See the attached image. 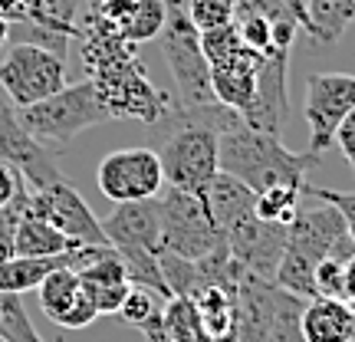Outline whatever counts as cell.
<instances>
[{
	"label": "cell",
	"mask_w": 355,
	"mask_h": 342,
	"mask_svg": "<svg viewBox=\"0 0 355 342\" xmlns=\"http://www.w3.org/2000/svg\"><path fill=\"white\" fill-rule=\"evenodd\" d=\"M26 207H30V185H26L10 204H3L0 207V260H7L13 257V237H17V224H20V217L26 214Z\"/></svg>",
	"instance_id": "f546056e"
},
{
	"label": "cell",
	"mask_w": 355,
	"mask_h": 342,
	"mask_svg": "<svg viewBox=\"0 0 355 342\" xmlns=\"http://www.w3.org/2000/svg\"><path fill=\"white\" fill-rule=\"evenodd\" d=\"M66 86V56L43 50L37 43H10L0 60V89L24 109Z\"/></svg>",
	"instance_id": "ba28073f"
},
{
	"label": "cell",
	"mask_w": 355,
	"mask_h": 342,
	"mask_svg": "<svg viewBox=\"0 0 355 342\" xmlns=\"http://www.w3.org/2000/svg\"><path fill=\"white\" fill-rule=\"evenodd\" d=\"M0 309H3V293H0Z\"/></svg>",
	"instance_id": "b9f144b4"
},
{
	"label": "cell",
	"mask_w": 355,
	"mask_h": 342,
	"mask_svg": "<svg viewBox=\"0 0 355 342\" xmlns=\"http://www.w3.org/2000/svg\"><path fill=\"white\" fill-rule=\"evenodd\" d=\"M7 43H10V20H3V17H0V50H3Z\"/></svg>",
	"instance_id": "ab89813d"
},
{
	"label": "cell",
	"mask_w": 355,
	"mask_h": 342,
	"mask_svg": "<svg viewBox=\"0 0 355 342\" xmlns=\"http://www.w3.org/2000/svg\"><path fill=\"white\" fill-rule=\"evenodd\" d=\"M162 26H165V0H135L132 13L119 26V37L128 40L132 46H139V43H148L158 37Z\"/></svg>",
	"instance_id": "484cf974"
},
{
	"label": "cell",
	"mask_w": 355,
	"mask_h": 342,
	"mask_svg": "<svg viewBox=\"0 0 355 342\" xmlns=\"http://www.w3.org/2000/svg\"><path fill=\"white\" fill-rule=\"evenodd\" d=\"M300 330L306 342H349L352 330V303L336 296L306 300L300 313Z\"/></svg>",
	"instance_id": "ac0fdd59"
},
{
	"label": "cell",
	"mask_w": 355,
	"mask_h": 342,
	"mask_svg": "<svg viewBox=\"0 0 355 342\" xmlns=\"http://www.w3.org/2000/svg\"><path fill=\"white\" fill-rule=\"evenodd\" d=\"M69 250L60 257H20L13 254L7 260H0V293H13V296H24V293L37 290L43 277L56 270V266H69Z\"/></svg>",
	"instance_id": "ffe728a7"
},
{
	"label": "cell",
	"mask_w": 355,
	"mask_h": 342,
	"mask_svg": "<svg viewBox=\"0 0 355 342\" xmlns=\"http://www.w3.org/2000/svg\"><path fill=\"white\" fill-rule=\"evenodd\" d=\"M79 40H83L86 76L112 119L162 122L165 115L175 112L171 99L148 79L135 46L119 37L115 26L102 24L96 13H89V20L79 26Z\"/></svg>",
	"instance_id": "6da1fadb"
},
{
	"label": "cell",
	"mask_w": 355,
	"mask_h": 342,
	"mask_svg": "<svg viewBox=\"0 0 355 342\" xmlns=\"http://www.w3.org/2000/svg\"><path fill=\"white\" fill-rule=\"evenodd\" d=\"M286 250L316 266L326 257L352 260L355 243L345 234V224H343V217H339V211L332 204L319 201V207H309V211L300 207L296 217L286 224Z\"/></svg>",
	"instance_id": "7c38bea8"
},
{
	"label": "cell",
	"mask_w": 355,
	"mask_h": 342,
	"mask_svg": "<svg viewBox=\"0 0 355 342\" xmlns=\"http://www.w3.org/2000/svg\"><path fill=\"white\" fill-rule=\"evenodd\" d=\"M355 24V0H306V30L319 43H336Z\"/></svg>",
	"instance_id": "7402d4cb"
},
{
	"label": "cell",
	"mask_w": 355,
	"mask_h": 342,
	"mask_svg": "<svg viewBox=\"0 0 355 342\" xmlns=\"http://www.w3.org/2000/svg\"><path fill=\"white\" fill-rule=\"evenodd\" d=\"M24 188H26V178L20 175L13 165L0 162V207H3V204H10Z\"/></svg>",
	"instance_id": "e575fe53"
},
{
	"label": "cell",
	"mask_w": 355,
	"mask_h": 342,
	"mask_svg": "<svg viewBox=\"0 0 355 342\" xmlns=\"http://www.w3.org/2000/svg\"><path fill=\"white\" fill-rule=\"evenodd\" d=\"M345 300L355 303V257L345 264Z\"/></svg>",
	"instance_id": "f35d334b"
},
{
	"label": "cell",
	"mask_w": 355,
	"mask_h": 342,
	"mask_svg": "<svg viewBox=\"0 0 355 342\" xmlns=\"http://www.w3.org/2000/svg\"><path fill=\"white\" fill-rule=\"evenodd\" d=\"M345 264L343 257H326L319 260L313 270V283H316V296H336L345 300Z\"/></svg>",
	"instance_id": "4dcf8cb0"
},
{
	"label": "cell",
	"mask_w": 355,
	"mask_h": 342,
	"mask_svg": "<svg viewBox=\"0 0 355 342\" xmlns=\"http://www.w3.org/2000/svg\"><path fill=\"white\" fill-rule=\"evenodd\" d=\"M96 319H99V309H96V303H92V296L83 290L76 296V303L56 319V326H63V330H86V326H92Z\"/></svg>",
	"instance_id": "d6a6232c"
},
{
	"label": "cell",
	"mask_w": 355,
	"mask_h": 342,
	"mask_svg": "<svg viewBox=\"0 0 355 342\" xmlns=\"http://www.w3.org/2000/svg\"><path fill=\"white\" fill-rule=\"evenodd\" d=\"M155 313H162L158 296H155V293H148V290H141V287H132V290H128V296H125V303L119 306V313H115V316L139 330V326H145Z\"/></svg>",
	"instance_id": "f1b7e54d"
},
{
	"label": "cell",
	"mask_w": 355,
	"mask_h": 342,
	"mask_svg": "<svg viewBox=\"0 0 355 342\" xmlns=\"http://www.w3.org/2000/svg\"><path fill=\"white\" fill-rule=\"evenodd\" d=\"M303 201V185H273V188L257 191L254 214L270 224H290Z\"/></svg>",
	"instance_id": "d4e9b609"
},
{
	"label": "cell",
	"mask_w": 355,
	"mask_h": 342,
	"mask_svg": "<svg viewBox=\"0 0 355 342\" xmlns=\"http://www.w3.org/2000/svg\"><path fill=\"white\" fill-rule=\"evenodd\" d=\"M0 162L17 168L30 188H46L63 178L53 152L26 132L17 115V105L7 96H0Z\"/></svg>",
	"instance_id": "4fadbf2b"
},
{
	"label": "cell",
	"mask_w": 355,
	"mask_h": 342,
	"mask_svg": "<svg viewBox=\"0 0 355 342\" xmlns=\"http://www.w3.org/2000/svg\"><path fill=\"white\" fill-rule=\"evenodd\" d=\"M201 201L207 207V214L214 221L220 234L234 230L237 224H243L247 217H254V204H257V194L243 181H237L234 175L227 171H217L201 191Z\"/></svg>",
	"instance_id": "e0dca14e"
},
{
	"label": "cell",
	"mask_w": 355,
	"mask_h": 342,
	"mask_svg": "<svg viewBox=\"0 0 355 342\" xmlns=\"http://www.w3.org/2000/svg\"><path fill=\"white\" fill-rule=\"evenodd\" d=\"M102 230L119 254L125 250H162V214L158 198L148 201H125L115 204V211L102 221Z\"/></svg>",
	"instance_id": "2e32d148"
},
{
	"label": "cell",
	"mask_w": 355,
	"mask_h": 342,
	"mask_svg": "<svg viewBox=\"0 0 355 342\" xmlns=\"http://www.w3.org/2000/svg\"><path fill=\"white\" fill-rule=\"evenodd\" d=\"M286 73H290V50H273L263 56V66L257 73V96L254 105L241 115L247 126L260 128L266 135H277L286 126V105H290V92H286Z\"/></svg>",
	"instance_id": "9a60e30c"
},
{
	"label": "cell",
	"mask_w": 355,
	"mask_h": 342,
	"mask_svg": "<svg viewBox=\"0 0 355 342\" xmlns=\"http://www.w3.org/2000/svg\"><path fill=\"white\" fill-rule=\"evenodd\" d=\"M336 145H339V152L345 155L349 168L355 171V109L345 115L343 122H339V128H336Z\"/></svg>",
	"instance_id": "d590c367"
},
{
	"label": "cell",
	"mask_w": 355,
	"mask_h": 342,
	"mask_svg": "<svg viewBox=\"0 0 355 342\" xmlns=\"http://www.w3.org/2000/svg\"><path fill=\"white\" fill-rule=\"evenodd\" d=\"M349 342H355V303H352V330H349Z\"/></svg>",
	"instance_id": "60d3db41"
},
{
	"label": "cell",
	"mask_w": 355,
	"mask_h": 342,
	"mask_svg": "<svg viewBox=\"0 0 355 342\" xmlns=\"http://www.w3.org/2000/svg\"><path fill=\"white\" fill-rule=\"evenodd\" d=\"M96 185L112 204L148 201L165 188L162 158L152 148H119L109 152L96 168Z\"/></svg>",
	"instance_id": "30bf717a"
},
{
	"label": "cell",
	"mask_w": 355,
	"mask_h": 342,
	"mask_svg": "<svg viewBox=\"0 0 355 342\" xmlns=\"http://www.w3.org/2000/svg\"><path fill=\"white\" fill-rule=\"evenodd\" d=\"M158 214H162V250L184 260H204L214 250L227 247V237L220 234L201 194L168 188L158 194Z\"/></svg>",
	"instance_id": "52a82bcc"
},
{
	"label": "cell",
	"mask_w": 355,
	"mask_h": 342,
	"mask_svg": "<svg viewBox=\"0 0 355 342\" xmlns=\"http://www.w3.org/2000/svg\"><path fill=\"white\" fill-rule=\"evenodd\" d=\"M17 115H20L26 132L40 145H46L50 152L66 145V142H73L79 132L96 128L112 119L89 79L76 83V86H63L60 92H53V96L33 102V105H24V109H17Z\"/></svg>",
	"instance_id": "8992f818"
},
{
	"label": "cell",
	"mask_w": 355,
	"mask_h": 342,
	"mask_svg": "<svg viewBox=\"0 0 355 342\" xmlns=\"http://www.w3.org/2000/svg\"><path fill=\"white\" fill-rule=\"evenodd\" d=\"M319 162L322 158L313 155L309 148L303 155L290 152L277 135H266L260 128L247 126L237 112L220 128L217 165H220V171L243 181L254 194L263 188H273V185H303V175Z\"/></svg>",
	"instance_id": "7a4b0ae2"
},
{
	"label": "cell",
	"mask_w": 355,
	"mask_h": 342,
	"mask_svg": "<svg viewBox=\"0 0 355 342\" xmlns=\"http://www.w3.org/2000/svg\"><path fill=\"white\" fill-rule=\"evenodd\" d=\"M30 214L50 221L53 228L60 230L63 237H69L73 243H92V247H112L102 221L92 214V207L83 201L66 178L53 181L46 188H30Z\"/></svg>",
	"instance_id": "8fae6325"
},
{
	"label": "cell",
	"mask_w": 355,
	"mask_h": 342,
	"mask_svg": "<svg viewBox=\"0 0 355 342\" xmlns=\"http://www.w3.org/2000/svg\"><path fill=\"white\" fill-rule=\"evenodd\" d=\"M306 300L273 280L241 273L237 280V339L234 342H306L300 313Z\"/></svg>",
	"instance_id": "5b68a950"
},
{
	"label": "cell",
	"mask_w": 355,
	"mask_h": 342,
	"mask_svg": "<svg viewBox=\"0 0 355 342\" xmlns=\"http://www.w3.org/2000/svg\"><path fill=\"white\" fill-rule=\"evenodd\" d=\"M234 3L237 0H188V10L194 26L201 33H207V30L234 24Z\"/></svg>",
	"instance_id": "83f0119b"
},
{
	"label": "cell",
	"mask_w": 355,
	"mask_h": 342,
	"mask_svg": "<svg viewBox=\"0 0 355 342\" xmlns=\"http://www.w3.org/2000/svg\"><path fill=\"white\" fill-rule=\"evenodd\" d=\"M279 3H283V7H286V10L300 20V26L306 30V0H279Z\"/></svg>",
	"instance_id": "74e56055"
},
{
	"label": "cell",
	"mask_w": 355,
	"mask_h": 342,
	"mask_svg": "<svg viewBox=\"0 0 355 342\" xmlns=\"http://www.w3.org/2000/svg\"><path fill=\"white\" fill-rule=\"evenodd\" d=\"M0 342H3V339H0Z\"/></svg>",
	"instance_id": "7bdbcfd3"
},
{
	"label": "cell",
	"mask_w": 355,
	"mask_h": 342,
	"mask_svg": "<svg viewBox=\"0 0 355 342\" xmlns=\"http://www.w3.org/2000/svg\"><path fill=\"white\" fill-rule=\"evenodd\" d=\"M191 303L201 316L204 330L214 336V342H234L237 339V290L227 287H201L191 293Z\"/></svg>",
	"instance_id": "d6986e66"
},
{
	"label": "cell",
	"mask_w": 355,
	"mask_h": 342,
	"mask_svg": "<svg viewBox=\"0 0 355 342\" xmlns=\"http://www.w3.org/2000/svg\"><path fill=\"white\" fill-rule=\"evenodd\" d=\"M355 109V76L349 73H313L306 79L303 115L309 126V152L322 155L336 145V128Z\"/></svg>",
	"instance_id": "9c48e42d"
},
{
	"label": "cell",
	"mask_w": 355,
	"mask_h": 342,
	"mask_svg": "<svg viewBox=\"0 0 355 342\" xmlns=\"http://www.w3.org/2000/svg\"><path fill=\"white\" fill-rule=\"evenodd\" d=\"M0 339L3 342H43L37 326L30 323L20 296L3 293V309H0Z\"/></svg>",
	"instance_id": "4316f807"
},
{
	"label": "cell",
	"mask_w": 355,
	"mask_h": 342,
	"mask_svg": "<svg viewBox=\"0 0 355 342\" xmlns=\"http://www.w3.org/2000/svg\"><path fill=\"white\" fill-rule=\"evenodd\" d=\"M37 293H40L43 313L56 323L69 306L76 303V296L83 293V283H79V273L73 270V266H56V270H50V273L43 277V283L37 287Z\"/></svg>",
	"instance_id": "603a6c76"
},
{
	"label": "cell",
	"mask_w": 355,
	"mask_h": 342,
	"mask_svg": "<svg viewBox=\"0 0 355 342\" xmlns=\"http://www.w3.org/2000/svg\"><path fill=\"white\" fill-rule=\"evenodd\" d=\"M303 194L316 198V201L332 204V207L339 211V217H343L349 241L355 243V191H336V188H319V185H303Z\"/></svg>",
	"instance_id": "1f68e13d"
},
{
	"label": "cell",
	"mask_w": 355,
	"mask_h": 342,
	"mask_svg": "<svg viewBox=\"0 0 355 342\" xmlns=\"http://www.w3.org/2000/svg\"><path fill=\"white\" fill-rule=\"evenodd\" d=\"M83 290L92 296V303L99 309V316H115L119 306L125 303L132 283H115V287H83Z\"/></svg>",
	"instance_id": "836d02e7"
},
{
	"label": "cell",
	"mask_w": 355,
	"mask_h": 342,
	"mask_svg": "<svg viewBox=\"0 0 355 342\" xmlns=\"http://www.w3.org/2000/svg\"><path fill=\"white\" fill-rule=\"evenodd\" d=\"M73 247H76V243L69 241V237H63L50 221L30 214V207H26V214L20 217V224H17L13 254H20V257H60V254H66V250H73Z\"/></svg>",
	"instance_id": "44dd1931"
},
{
	"label": "cell",
	"mask_w": 355,
	"mask_h": 342,
	"mask_svg": "<svg viewBox=\"0 0 355 342\" xmlns=\"http://www.w3.org/2000/svg\"><path fill=\"white\" fill-rule=\"evenodd\" d=\"M162 316H165V326L175 342H214V336L204 330V323L198 316L194 303H191V296H171V300H165Z\"/></svg>",
	"instance_id": "cb8c5ba5"
},
{
	"label": "cell",
	"mask_w": 355,
	"mask_h": 342,
	"mask_svg": "<svg viewBox=\"0 0 355 342\" xmlns=\"http://www.w3.org/2000/svg\"><path fill=\"white\" fill-rule=\"evenodd\" d=\"M139 332L145 336V342H175V339H171V332H168L165 316H162V313H155L145 326H139Z\"/></svg>",
	"instance_id": "8d00e7d4"
},
{
	"label": "cell",
	"mask_w": 355,
	"mask_h": 342,
	"mask_svg": "<svg viewBox=\"0 0 355 342\" xmlns=\"http://www.w3.org/2000/svg\"><path fill=\"white\" fill-rule=\"evenodd\" d=\"M234 109L227 105H214L204 112H171L175 128L162 145V175H165V188L191 191L201 194L204 185L220 171L217 165V142H220V128L227 126Z\"/></svg>",
	"instance_id": "3957f363"
},
{
	"label": "cell",
	"mask_w": 355,
	"mask_h": 342,
	"mask_svg": "<svg viewBox=\"0 0 355 342\" xmlns=\"http://www.w3.org/2000/svg\"><path fill=\"white\" fill-rule=\"evenodd\" d=\"M162 50L178 86V112H204L220 105L211 86V63L201 50V30L194 26L188 0H165Z\"/></svg>",
	"instance_id": "277c9868"
},
{
	"label": "cell",
	"mask_w": 355,
	"mask_h": 342,
	"mask_svg": "<svg viewBox=\"0 0 355 342\" xmlns=\"http://www.w3.org/2000/svg\"><path fill=\"white\" fill-rule=\"evenodd\" d=\"M224 237H227V250L234 264L243 273H254L260 280L277 277L279 257L286 250V224H270L254 214L234 230H227Z\"/></svg>",
	"instance_id": "5bb4252c"
}]
</instances>
